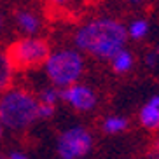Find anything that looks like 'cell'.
Returning <instances> with one entry per match:
<instances>
[{"mask_svg": "<svg viewBox=\"0 0 159 159\" xmlns=\"http://www.w3.org/2000/svg\"><path fill=\"white\" fill-rule=\"evenodd\" d=\"M128 30L116 19H94L80 26L75 44L80 51L100 60H112L126 44Z\"/></svg>", "mask_w": 159, "mask_h": 159, "instance_id": "obj_1", "label": "cell"}, {"mask_svg": "<svg viewBox=\"0 0 159 159\" xmlns=\"http://www.w3.org/2000/svg\"><path fill=\"white\" fill-rule=\"evenodd\" d=\"M39 119V100L25 89H7L0 94V121L4 128L23 131Z\"/></svg>", "mask_w": 159, "mask_h": 159, "instance_id": "obj_2", "label": "cell"}, {"mask_svg": "<svg viewBox=\"0 0 159 159\" xmlns=\"http://www.w3.org/2000/svg\"><path fill=\"white\" fill-rule=\"evenodd\" d=\"M47 77L52 80L56 88L74 84L84 72V60L77 51L63 49V51L49 54L44 63Z\"/></svg>", "mask_w": 159, "mask_h": 159, "instance_id": "obj_3", "label": "cell"}, {"mask_svg": "<svg viewBox=\"0 0 159 159\" xmlns=\"http://www.w3.org/2000/svg\"><path fill=\"white\" fill-rule=\"evenodd\" d=\"M51 54L49 46L40 39H23L18 40L7 49L5 56L9 60L12 70H26L46 63Z\"/></svg>", "mask_w": 159, "mask_h": 159, "instance_id": "obj_4", "label": "cell"}, {"mask_svg": "<svg viewBox=\"0 0 159 159\" xmlns=\"http://www.w3.org/2000/svg\"><path fill=\"white\" fill-rule=\"evenodd\" d=\"M93 147V136L86 128H70L58 138V154L63 159H77L89 154Z\"/></svg>", "mask_w": 159, "mask_h": 159, "instance_id": "obj_5", "label": "cell"}, {"mask_svg": "<svg viewBox=\"0 0 159 159\" xmlns=\"http://www.w3.org/2000/svg\"><path fill=\"white\" fill-rule=\"evenodd\" d=\"M61 100L80 112H88L96 105V94L93 89L88 86L75 84V82L61 89Z\"/></svg>", "mask_w": 159, "mask_h": 159, "instance_id": "obj_6", "label": "cell"}, {"mask_svg": "<svg viewBox=\"0 0 159 159\" xmlns=\"http://www.w3.org/2000/svg\"><path fill=\"white\" fill-rule=\"evenodd\" d=\"M140 122L147 129H159V96H152L140 110Z\"/></svg>", "mask_w": 159, "mask_h": 159, "instance_id": "obj_7", "label": "cell"}, {"mask_svg": "<svg viewBox=\"0 0 159 159\" xmlns=\"http://www.w3.org/2000/svg\"><path fill=\"white\" fill-rule=\"evenodd\" d=\"M16 21H18V26L23 30L25 33H28V35H33V33H37L39 28H40V21L35 14L28 12V11H19L18 14H16Z\"/></svg>", "mask_w": 159, "mask_h": 159, "instance_id": "obj_8", "label": "cell"}, {"mask_svg": "<svg viewBox=\"0 0 159 159\" xmlns=\"http://www.w3.org/2000/svg\"><path fill=\"white\" fill-rule=\"evenodd\" d=\"M131 66H133V56L122 47L121 51L112 58V68L117 74H126L128 70H131Z\"/></svg>", "mask_w": 159, "mask_h": 159, "instance_id": "obj_9", "label": "cell"}, {"mask_svg": "<svg viewBox=\"0 0 159 159\" xmlns=\"http://www.w3.org/2000/svg\"><path fill=\"white\" fill-rule=\"evenodd\" d=\"M11 77H12V66L5 54H0V94L9 89Z\"/></svg>", "mask_w": 159, "mask_h": 159, "instance_id": "obj_10", "label": "cell"}, {"mask_svg": "<svg viewBox=\"0 0 159 159\" xmlns=\"http://www.w3.org/2000/svg\"><path fill=\"white\" fill-rule=\"evenodd\" d=\"M128 128V119L124 117H117V116H112V117H107L102 124V129L108 135H116V133H121Z\"/></svg>", "mask_w": 159, "mask_h": 159, "instance_id": "obj_11", "label": "cell"}, {"mask_svg": "<svg viewBox=\"0 0 159 159\" xmlns=\"http://www.w3.org/2000/svg\"><path fill=\"white\" fill-rule=\"evenodd\" d=\"M147 32H149V25H147L145 19H136L128 28V35L131 39H143L147 35Z\"/></svg>", "mask_w": 159, "mask_h": 159, "instance_id": "obj_12", "label": "cell"}, {"mask_svg": "<svg viewBox=\"0 0 159 159\" xmlns=\"http://www.w3.org/2000/svg\"><path fill=\"white\" fill-rule=\"evenodd\" d=\"M58 100H61V91L56 88H46L39 93V102H42V103L56 105Z\"/></svg>", "mask_w": 159, "mask_h": 159, "instance_id": "obj_13", "label": "cell"}, {"mask_svg": "<svg viewBox=\"0 0 159 159\" xmlns=\"http://www.w3.org/2000/svg\"><path fill=\"white\" fill-rule=\"evenodd\" d=\"M54 114V105L39 102V119H49Z\"/></svg>", "mask_w": 159, "mask_h": 159, "instance_id": "obj_14", "label": "cell"}, {"mask_svg": "<svg viewBox=\"0 0 159 159\" xmlns=\"http://www.w3.org/2000/svg\"><path fill=\"white\" fill-rule=\"evenodd\" d=\"M157 52H149V54H147V58H145V63H147V65L150 66V68H154L156 65H157Z\"/></svg>", "mask_w": 159, "mask_h": 159, "instance_id": "obj_15", "label": "cell"}, {"mask_svg": "<svg viewBox=\"0 0 159 159\" xmlns=\"http://www.w3.org/2000/svg\"><path fill=\"white\" fill-rule=\"evenodd\" d=\"M9 157L11 159H26V154L25 152H11Z\"/></svg>", "mask_w": 159, "mask_h": 159, "instance_id": "obj_16", "label": "cell"}, {"mask_svg": "<svg viewBox=\"0 0 159 159\" xmlns=\"http://www.w3.org/2000/svg\"><path fill=\"white\" fill-rule=\"evenodd\" d=\"M150 154L154 156V157H159V140L152 145V152H150Z\"/></svg>", "mask_w": 159, "mask_h": 159, "instance_id": "obj_17", "label": "cell"}, {"mask_svg": "<svg viewBox=\"0 0 159 159\" xmlns=\"http://www.w3.org/2000/svg\"><path fill=\"white\" fill-rule=\"evenodd\" d=\"M2 135H4V124H2V121H0V138H2Z\"/></svg>", "mask_w": 159, "mask_h": 159, "instance_id": "obj_18", "label": "cell"}, {"mask_svg": "<svg viewBox=\"0 0 159 159\" xmlns=\"http://www.w3.org/2000/svg\"><path fill=\"white\" fill-rule=\"evenodd\" d=\"M2 26H4V18H2V14H0V32H2Z\"/></svg>", "mask_w": 159, "mask_h": 159, "instance_id": "obj_19", "label": "cell"}, {"mask_svg": "<svg viewBox=\"0 0 159 159\" xmlns=\"http://www.w3.org/2000/svg\"><path fill=\"white\" fill-rule=\"evenodd\" d=\"M52 2H54V4H65L66 0H52Z\"/></svg>", "mask_w": 159, "mask_h": 159, "instance_id": "obj_20", "label": "cell"}, {"mask_svg": "<svg viewBox=\"0 0 159 159\" xmlns=\"http://www.w3.org/2000/svg\"><path fill=\"white\" fill-rule=\"evenodd\" d=\"M156 52H157V56H159V46H157V49H156Z\"/></svg>", "mask_w": 159, "mask_h": 159, "instance_id": "obj_21", "label": "cell"}, {"mask_svg": "<svg viewBox=\"0 0 159 159\" xmlns=\"http://www.w3.org/2000/svg\"><path fill=\"white\" fill-rule=\"evenodd\" d=\"M133 2H136V0H133Z\"/></svg>", "mask_w": 159, "mask_h": 159, "instance_id": "obj_22", "label": "cell"}]
</instances>
